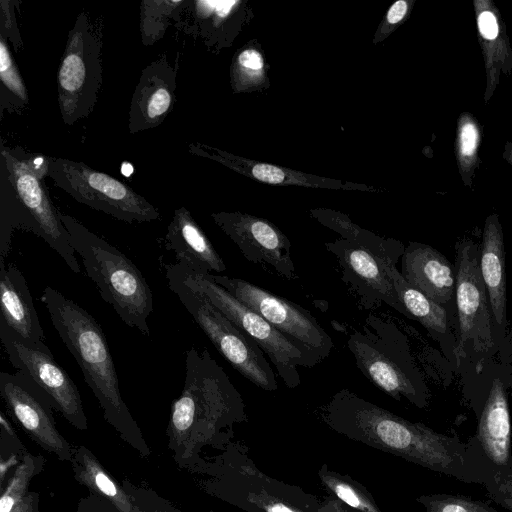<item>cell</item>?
<instances>
[{
	"label": "cell",
	"instance_id": "6da1fadb",
	"mask_svg": "<svg viewBox=\"0 0 512 512\" xmlns=\"http://www.w3.org/2000/svg\"><path fill=\"white\" fill-rule=\"evenodd\" d=\"M335 432L465 483L484 485L485 477L457 436L406 420L352 392L341 389L320 409Z\"/></svg>",
	"mask_w": 512,
	"mask_h": 512
},
{
	"label": "cell",
	"instance_id": "8fae6325",
	"mask_svg": "<svg viewBox=\"0 0 512 512\" xmlns=\"http://www.w3.org/2000/svg\"><path fill=\"white\" fill-rule=\"evenodd\" d=\"M165 276L168 288L230 365L258 388L277 390L276 374L259 345L171 271L165 269Z\"/></svg>",
	"mask_w": 512,
	"mask_h": 512
},
{
	"label": "cell",
	"instance_id": "8992f818",
	"mask_svg": "<svg viewBox=\"0 0 512 512\" xmlns=\"http://www.w3.org/2000/svg\"><path fill=\"white\" fill-rule=\"evenodd\" d=\"M347 346L357 368L380 390L395 400L405 399L421 409L427 407L428 387L407 336L393 321L370 313L349 334Z\"/></svg>",
	"mask_w": 512,
	"mask_h": 512
},
{
	"label": "cell",
	"instance_id": "d6986e66",
	"mask_svg": "<svg viewBox=\"0 0 512 512\" xmlns=\"http://www.w3.org/2000/svg\"><path fill=\"white\" fill-rule=\"evenodd\" d=\"M479 265L486 289L493 338L499 360L512 363V329L508 330L504 234L499 216L489 215L479 245Z\"/></svg>",
	"mask_w": 512,
	"mask_h": 512
},
{
	"label": "cell",
	"instance_id": "f35d334b",
	"mask_svg": "<svg viewBox=\"0 0 512 512\" xmlns=\"http://www.w3.org/2000/svg\"><path fill=\"white\" fill-rule=\"evenodd\" d=\"M410 5L411 2L405 0H398L393 3L386 14L385 25L396 26L401 23L407 17Z\"/></svg>",
	"mask_w": 512,
	"mask_h": 512
},
{
	"label": "cell",
	"instance_id": "7bdbcfd3",
	"mask_svg": "<svg viewBox=\"0 0 512 512\" xmlns=\"http://www.w3.org/2000/svg\"><path fill=\"white\" fill-rule=\"evenodd\" d=\"M132 512H139V510H138V509L136 508V506H135V508L133 509V511H132Z\"/></svg>",
	"mask_w": 512,
	"mask_h": 512
},
{
	"label": "cell",
	"instance_id": "e0dca14e",
	"mask_svg": "<svg viewBox=\"0 0 512 512\" xmlns=\"http://www.w3.org/2000/svg\"><path fill=\"white\" fill-rule=\"evenodd\" d=\"M228 474L229 500L248 512H318L321 502L299 487L273 479L240 453Z\"/></svg>",
	"mask_w": 512,
	"mask_h": 512
},
{
	"label": "cell",
	"instance_id": "4dcf8cb0",
	"mask_svg": "<svg viewBox=\"0 0 512 512\" xmlns=\"http://www.w3.org/2000/svg\"><path fill=\"white\" fill-rule=\"evenodd\" d=\"M318 475L328 493L347 506L359 512H382L366 488L349 476L331 471L326 464Z\"/></svg>",
	"mask_w": 512,
	"mask_h": 512
},
{
	"label": "cell",
	"instance_id": "277c9868",
	"mask_svg": "<svg viewBox=\"0 0 512 512\" xmlns=\"http://www.w3.org/2000/svg\"><path fill=\"white\" fill-rule=\"evenodd\" d=\"M72 248L102 299L129 327L149 337L147 319L153 311L152 291L140 270L120 250L91 232L76 218L59 211Z\"/></svg>",
	"mask_w": 512,
	"mask_h": 512
},
{
	"label": "cell",
	"instance_id": "83f0119b",
	"mask_svg": "<svg viewBox=\"0 0 512 512\" xmlns=\"http://www.w3.org/2000/svg\"><path fill=\"white\" fill-rule=\"evenodd\" d=\"M312 215L323 225L340 234L343 239L358 244L389 265H396L404 253L405 246L402 242L365 230L343 214L317 210L313 211Z\"/></svg>",
	"mask_w": 512,
	"mask_h": 512
},
{
	"label": "cell",
	"instance_id": "5bb4252c",
	"mask_svg": "<svg viewBox=\"0 0 512 512\" xmlns=\"http://www.w3.org/2000/svg\"><path fill=\"white\" fill-rule=\"evenodd\" d=\"M0 340L12 366L26 374L48 396L58 411L75 428L88 429L81 395L74 381L55 361L43 341L24 339L0 322Z\"/></svg>",
	"mask_w": 512,
	"mask_h": 512
},
{
	"label": "cell",
	"instance_id": "e575fe53",
	"mask_svg": "<svg viewBox=\"0 0 512 512\" xmlns=\"http://www.w3.org/2000/svg\"><path fill=\"white\" fill-rule=\"evenodd\" d=\"M416 500L425 512H500L483 501L462 495L438 493L421 495Z\"/></svg>",
	"mask_w": 512,
	"mask_h": 512
},
{
	"label": "cell",
	"instance_id": "4316f807",
	"mask_svg": "<svg viewBox=\"0 0 512 512\" xmlns=\"http://www.w3.org/2000/svg\"><path fill=\"white\" fill-rule=\"evenodd\" d=\"M72 469L77 481L92 494L100 496L120 512H132L135 508L130 496L107 473L92 452L83 445H72Z\"/></svg>",
	"mask_w": 512,
	"mask_h": 512
},
{
	"label": "cell",
	"instance_id": "ba28073f",
	"mask_svg": "<svg viewBox=\"0 0 512 512\" xmlns=\"http://www.w3.org/2000/svg\"><path fill=\"white\" fill-rule=\"evenodd\" d=\"M187 287L202 294L262 349L284 384L294 389L301 383L298 367L311 368L322 362L314 353L292 341L263 317L244 305L208 274L197 273L179 263L167 264Z\"/></svg>",
	"mask_w": 512,
	"mask_h": 512
},
{
	"label": "cell",
	"instance_id": "ac0fdd59",
	"mask_svg": "<svg viewBox=\"0 0 512 512\" xmlns=\"http://www.w3.org/2000/svg\"><path fill=\"white\" fill-rule=\"evenodd\" d=\"M325 247L336 258L342 281L356 296L362 309L373 310L385 303L408 317L386 271V262L343 238L326 242Z\"/></svg>",
	"mask_w": 512,
	"mask_h": 512
},
{
	"label": "cell",
	"instance_id": "b9f144b4",
	"mask_svg": "<svg viewBox=\"0 0 512 512\" xmlns=\"http://www.w3.org/2000/svg\"><path fill=\"white\" fill-rule=\"evenodd\" d=\"M503 158L512 167V142L507 141L504 145Z\"/></svg>",
	"mask_w": 512,
	"mask_h": 512
},
{
	"label": "cell",
	"instance_id": "52a82bcc",
	"mask_svg": "<svg viewBox=\"0 0 512 512\" xmlns=\"http://www.w3.org/2000/svg\"><path fill=\"white\" fill-rule=\"evenodd\" d=\"M463 396L475 413L477 428L466 442L486 482L512 470L511 420L508 390L512 363L493 359L483 369L462 374ZM485 482V483H486Z\"/></svg>",
	"mask_w": 512,
	"mask_h": 512
},
{
	"label": "cell",
	"instance_id": "7402d4cb",
	"mask_svg": "<svg viewBox=\"0 0 512 512\" xmlns=\"http://www.w3.org/2000/svg\"><path fill=\"white\" fill-rule=\"evenodd\" d=\"M190 153L214 160L251 179L270 185H296L312 188L379 191L364 184L315 176L269 163L233 155L218 148L199 143L189 144Z\"/></svg>",
	"mask_w": 512,
	"mask_h": 512
},
{
	"label": "cell",
	"instance_id": "9a60e30c",
	"mask_svg": "<svg viewBox=\"0 0 512 512\" xmlns=\"http://www.w3.org/2000/svg\"><path fill=\"white\" fill-rule=\"evenodd\" d=\"M0 395L10 415L30 438L62 461H72V445L58 431L47 394L26 374L0 373Z\"/></svg>",
	"mask_w": 512,
	"mask_h": 512
},
{
	"label": "cell",
	"instance_id": "74e56055",
	"mask_svg": "<svg viewBox=\"0 0 512 512\" xmlns=\"http://www.w3.org/2000/svg\"><path fill=\"white\" fill-rule=\"evenodd\" d=\"M77 512H120L115 505L108 500L94 495L84 498L79 502Z\"/></svg>",
	"mask_w": 512,
	"mask_h": 512
},
{
	"label": "cell",
	"instance_id": "603a6c76",
	"mask_svg": "<svg viewBox=\"0 0 512 512\" xmlns=\"http://www.w3.org/2000/svg\"><path fill=\"white\" fill-rule=\"evenodd\" d=\"M408 318L417 320L435 340L448 362L457 368L458 324L441 305L410 285L396 265H385Z\"/></svg>",
	"mask_w": 512,
	"mask_h": 512
},
{
	"label": "cell",
	"instance_id": "7c38bea8",
	"mask_svg": "<svg viewBox=\"0 0 512 512\" xmlns=\"http://www.w3.org/2000/svg\"><path fill=\"white\" fill-rule=\"evenodd\" d=\"M47 176L77 202L118 220L142 223L161 217L155 206L126 183L82 162L49 157Z\"/></svg>",
	"mask_w": 512,
	"mask_h": 512
},
{
	"label": "cell",
	"instance_id": "d4e9b609",
	"mask_svg": "<svg viewBox=\"0 0 512 512\" xmlns=\"http://www.w3.org/2000/svg\"><path fill=\"white\" fill-rule=\"evenodd\" d=\"M164 245L175 255L177 263L197 273H221L226 270L223 259L185 207L174 211Z\"/></svg>",
	"mask_w": 512,
	"mask_h": 512
},
{
	"label": "cell",
	"instance_id": "9c48e42d",
	"mask_svg": "<svg viewBox=\"0 0 512 512\" xmlns=\"http://www.w3.org/2000/svg\"><path fill=\"white\" fill-rule=\"evenodd\" d=\"M457 306V368L461 374L480 372L495 359L492 318L479 265V245L463 238L455 245Z\"/></svg>",
	"mask_w": 512,
	"mask_h": 512
},
{
	"label": "cell",
	"instance_id": "7a4b0ae2",
	"mask_svg": "<svg viewBox=\"0 0 512 512\" xmlns=\"http://www.w3.org/2000/svg\"><path fill=\"white\" fill-rule=\"evenodd\" d=\"M52 324L82 370L105 420L141 455L150 450L122 399L112 354L101 326L85 309L47 286L40 298Z\"/></svg>",
	"mask_w": 512,
	"mask_h": 512
},
{
	"label": "cell",
	"instance_id": "ffe728a7",
	"mask_svg": "<svg viewBox=\"0 0 512 512\" xmlns=\"http://www.w3.org/2000/svg\"><path fill=\"white\" fill-rule=\"evenodd\" d=\"M176 78L177 71L166 55H161L142 70L128 112L131 134L163 123L176 101Z\"/></svg>",
	"mask_w": 512,
	"mask_h": 512
},
{
	"label": "cell",
	"instance_id": "4fadbf2b",
	"mask_svg": "<svg viewBox=\"0 0 512 512\" xmlns=\"http://www.w3.org/2000/svg\"><path fill=\"white\" fill-rule=\"evenodd\" d=\"M209 277L321 361L330 356L334 349L331 336L305 308L240 278L212 273Z\"/></svg>",
	"mask_w": 512,
	"mask_h": 512
},
{
	"label": "cell",
	"instance_id": "cb8c5ba5",
	"mask_svg": "<svg viewBox=\"0 0 512 512\" xmlns=\"http://www.w3.org/2000/svg\"><path fill=\"white\" fill-rule=\"evenodd\" d=\"M477 33L486 71L484 102L488 104L496 91L500 75L512 72V47L505 21L491 0H474Z\"/></svg>",
	"mask_w": 512,
	"mask_h": 512
},
{
	"label": "cell",
	"instance_id": "8d00e7d4",
	"mask_svg": "<svg viewBox=\"0 0 512 512\" xmlns=\"http://www.w3.org/2000/svg\"><path fill=\"white\" fill-rule=\"evenodd\" d=\"M15 2L1 1L0 16V35L9 40L17 49L23 47L21 36L17 27L16 14L14 8Z\"/></svg>",
	"mask_w": 512,
	"mask_h": 512
},
{
	"label": "cell",
	"instance_id": "ab89813d",
	"mask_svg": "<svg viewBox=\"0 0 512 512\" xmlns=\"http://www.w3.org/2000/svg\"><path fill=\"white\" fill-rule=\"evenodd\" d=\"M13 512H40L39 494L28 492Z\"/></svg>",
	"mask_w": 512,
	"mask_h": 512
},
{
	"label": "cell",
	"instance_id": "f1b7e54d",
	"mask_svg": "<svg viewBox=\"0 0 512 512\" xmlns=\"http://www.w3.org/2000/svg\"><path fill=\"white\" fill-rule=\"evenodd\" d=\"M481 140L482 128L477 119L470 112H462L457 119L455 156L461 179L467 187H472L479 166Z\"/></svg>",
	"mask_w": 512,
	"mask_h": 512
},
{
	"label": "cell",
	"instance_id": "d590c367",
	"mask_svg": "<svg viewBox=\"0 0 512 512\" xmlns=\"http://www.w3.org/2000/svg\"><path fill=\"white\" fill-rule=\"evenodd\" d=\"M483 486L495 503L512 512V470L492 477Z\"/></svg>",
	"mask_w": 512,
	"mask_h": 512
},
{
	"label": "cell",
	"instance_id": "1f68e13d",
	"mask_svg": "<svg viewBox=\"0 0 512 512\" xmlns=\"http://www.w3.org/2000/svg\"><path fill=\"white\" fill-rule=\"evenodd\" d=\"M41 455L25 454L12 474L7 487L2 491L0 512H13L26 496L31 480L40 473L44 465Z\"/></svg>",
	"mask_w": 512,
	"mask_h": 512
},
{
	"label": "cell",
	"instance_id": "2e32d148",
	"mask_svg": "<svg viewBox=\"0 0 512 512\" xmlns=\"http://www.w3.org/2000/svg\"><path fill=\"white\" fill-rule=\"evenodd\" d=\"M211 217L249 262L284 279L296 278L291 242L273 223L241 212H217Z\"/></svg>",
	"mask_w": 512,
	"mask_h": 512
},
{
	"label": "cell",
	"instance_id": "836d02e7",
	"mask_svg": "<svg viewBox=\"0 0 512 512\" xmlns=\"http://www.w3.org/2000/svg\"><path fill=\"white\" fill-rule=\"evenodd\" d=\"M264 75V60L258 50L246 48L235 57L231 68V79L236 91L260 85Z\"/></svg>",
	"mask_w": 512,
	"mask_h": 512
},
{
	"label": "cell",
	"instance_id": "484cf974",
	"mask_svg": "<svg viewBox=\"0 0 512 512\" xmlns=\"http://www.w3.org/2000/svg\"><path fill=\"white\" fill-rule=\"evenodd\" d=\"M0 322L20 337L32 342L43 339V329L32 295L21 271L0 261Z\"/></svg>",
	"mask_w": 512,
	"mask_h": 512
},
{
	"label": "cell",
	"instance_id": "d6a6232c",
	"mask_svg": "<svg viewBox=\"0 0 512 512\" xmlns=\"http://www.w3.org/2000/svg\"><path fill=\"white\" fill-rule=\"evenodd\" d=\"M0 82L1 102L7 98L17 108L28 104V94L18 67L11 55L7 39L0 35Z\"/></svg>",
	"mask_w": 512,
	"mask_h": 512
},
{
	"label": "cell",
	"instance_id": "ee69618b",
	"mask_svg": "<svg viewBox=\"0 0 512 512\" xmlns=\"http://www.w3.org/2000/svg\"><path fill=\"white\" fill-rule=\"evenodd\" d=\"M511 396H512V386H511Z\"/></svg>",
	"mask_w": 512,
	"mask_h": 512
},
{
	"label": "cell",
	"instance_id": "60d3db41",
	"mask_svg": "<svg viewBox=\"0 0 512 512\" xmlns=\"http://www.w3.org/2000/svg\"><path fill=\"white\" fill-rule=\"evenodd\" d=\"M318 512H359L330 496L321 502Z\"/></svg>",
	"mask_w": 512,
	"mask_h": 512
},
{
	"label": "cell",
	"instance_id": "30bf717a",
	"mask_svg": "<svg viewBox=\"0 0 512 512\" xmlns=\"http://www.w3.org/2000/svg\"><path fill=\"white\" fill-rule=\"evenodd\" d=\"M102 37L89 15L78 14L67 37L57 70L58 105L63 122L71 126L96 106L103 83Z\"/></svg>",
	"mask_w": 512,
	"mask_h": 512
},
{
	"label": "cell",
	"instance_id": "f546056e",
	"mask_svg": "<svg viewBox=\"0 0 512 512\" xmlns=\"http://www.w3.org/2000/svg\"><path fill=\"white\" fill-rule=\"evenodd\" d=\"M188 0H144L140 7L142 42L150 46L160 40L168 26L180 21Z\"/></svg>",
	"mask_w": 512,
	"mask_h": 512
},
{
	"label": "cell",
	"instance_id": "3957f363",
	"mask_svg": "<svg viewBox=\"0 0 512 512\" xmlns=\"http://www.w3.org/2000/svg\"><path fill=\"white\" fill-rule=\"evenodd\" d=\"M247 420L246 405L224 369L204 348L185 351V380L171 407L168 433L175 444L225 442Z\"/></svg>",
	"mask_w": 512,
	"mask_h": 512
},
{
	"label": "cell",
	"instance_id": "44dd1931",
	"mask_svg": "<svg viewBox=\"0 0 512 512\" xmlns=\"http://www.w3.org/2000/svg\"><path fill=\"white\" fill-rule=\"evenodd\" d=\"M400 260L404 279L457 322L456 272L451 262L435 248L418 242H410Z\"/></svg>",
	"mask_w": 512,
	"mask_h": 512
},
{
	"label": "cell",
	"instance_id": "5b68a950",
	"mask_svg": "<svg viewBox=\"0 0 512 512\" xmlns=\"http://www.w3.org/2000/svg\"><path fill=\"white\" fill-rule=\"evenodd\" d=\"M1 156L9 188L1 202L0 261H5L10 251L13 231L23 229L42 238L72 272L81 273L69 234L59 217V210L44 188L42 178L29 168L24 154L17 148L2 145Z\"/></svg>",
	"mask_w": 512,
	"mask_h": 512
}]
</instances>
